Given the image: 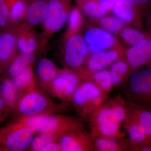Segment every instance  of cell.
I'll use <instances>...</instances> for the list:
<instances>
[{"instance_id": "cell-33", "label": "cell", "mask_w": 151, "mask_h": 151, "mask_svg": "<svg viewBox=\"0 0 151 151\" xmlns=\"http://www.w3.org/2000/svg\"><path fill=\"white\" fill-rule=\"evenodd\" d=\"M100 24L103 27L109 31L117 32L122 28L123 24L119 19L111 17L102 19Z\"/></svg>"}, {"instance_id": "cell-7", "label": "cell", "mask_w": 151, "mask_h": 151, "mask_svg": "<svg viewBox=\"0 0 151 151\" xmlns=\"http://www.w3.org/2000/svg\"><path fill=\"white\" fill-rule=\"evenodd\" d=\"M50 105L48 99L35 89L27 92L17 104V109L21 117L50 114L47 112Z\"/></svg>"}, {"instance_id": "cell-4", "label": "cell", "mask_w": 151, "mask_h": 151, "mask_svg": "<svg viewBox=\"0 0 151 151\" xmlns=\"http://www.w3.org/2000/svg\"><path fill=\"white\" fill-rule=\"evenodd\" d=\"M89 51L84 39L78 33L65 34L63 55L66 65L72 68H79L86 61Z\"/></svg>"}, {"instance_id": "cell-36", "label": "cell", "mask_w": 151, "mask_h": 151, "mask_svg": "<svg viewBox=\"0 0 151 151\" xmlns=\"http://www.w3.org/2000/svg\"><path fill=\"white\" fill-rule=\"evenodd\" d=\"M128 151H151V143H146L130 147Z\"/></svg>"}, {"instance_id": "cell-29", "label": "cell", "mask_w": 151, "mask_h": 151, "mask_svg": "<svg viewBox=\"0 0 151 151\" xmlns=\"http://www.w3.org/2000/svg\"><path fill=\"white\" fill-rule=\"evenodd\" d=\"M129 69L128 64L124 61L119 60L113 63L109 71L114 86H119L124 82Z\"/></svg>"}, {"instance_id": "cell-39", "label": "cell", "mask_w": 151, "mask_h": 151, "mask_svg": "<svg viewBox=\"0 0 151 151\" xmlns=\"http://www.w3.org/2000/svg\"><path fill=\"white\" fill-rule=\"evenodd\" d=\"M149 65V68H150L151 69V62L150 63H149L148 64Z\"/></svg>"}, {"instance_id": "cell-13", "label": "cell", "mask_w": 151, "mask_h": 151, "mask_svg": "<svg viewBox=\"0 0 151 151\" xmlns=\"http://www.w3.org/2000/svg\"><path fill=\"white\" fill-rule=\"evenodd\" d=\"M123 124L124 131L128 136V150L130 147L150 143L138 120L129 110L127 118Z\"/></svg>"}, {"instance_id": "cell-6", "label": "cell", "mask_w": 151, "mask_h": 151, "mask_svg": "<svg viewBox=\"0 0 151 151\" xmlns=\"http://www.w3.org/2000/svg\"><path fill=\"white\" fill-rule=\"evenodd\" d=\"M75 119L62 116L42 114L29 117H21L18 122L27 125L36 133L44 134L54 132L60 129Z\"/></svg>"}, {"instance_id": "cell-23", "label": "cell", "mask_w": 151, "mask_h": 151, "mask_svg": "<svg viewBox=\"0 0 151 151\" xmlns=\"http://www.w3.org/2000/svg\"><path fill=\"white\" fill-rule=\"evenodd\" d=\"M35 59V55L33 53L19 55L9 66L8 74L12 77H15L32 65Z\"/></svg>"}, {"instance_id": "cell-30", "label": "cell", "mask_w": 151, "mask_h": 151, "mask_svg": "<svg viewBox=\"0 0 151 151\" xmlns=\"http://www.w3.org/2000/svg\"><path fill=\"white\" fill-rule=\"evenodd\" d=\"M82 16L80 9L77 7L71 9L68 15V25L65 34L77 33L82 23Z\"/></svg>"}, {"instance_id": "cell-32", "label": "cell", "mask_w": 151, "mask_h": 151, "mask_svg": "<svg viewBox=\"0 0 151 151\" xmlns=\"http://www.w3.org/2000/svg\"><path fill=\"white\" fill-rule=\"evenodd\" d=\"M122 35L127 43L133 46L138 44L145 39V35L143 33L130 28H127L123 30Z\"/></svg>"}, {"instance_id": "cell-38", "label": "cell", "mask_w": 151, "mask_h": 151, "mask_svg": "<svg viewBox=\"0 0 151 151\" xmlns=\"http://www.w3.org/2000/svg\"><path fill=\"white\" fill-rule=\"evenodd\" d=\"M150 0H130L134 6H143L148 3Z\"/></svg>"}, {"instance_id": "cell-22", "label": "cell", "mask_w": 151, "mask_h": 151, "mask_svg": "<svg viewBox=\"0 0 151 151\" xmlns=\"http://www.w3.org/2000/svg\"><path fill=\"white\" fill-rule=\"evenodd\" d=\"M12 81L19 91L29 92L35 89V80L32 66H29L19 75L14 77Z\"/></svg>"}, {"instance_id": "cell-34", "label": "cell", "mask_w": 151, "mask_h": 151, "mask_svg": "<svg viewBox=\"0 0 151 151\" xmlns=\"http://www.w3.org/2000/svg\"><path fill=\"white\" fill-rule=\"evenodd\" d=\"M9 12L5 0H0V25L2 29H5L10 24H9Z\"/></svg>"}, {"instance_id": "cell-24", "label": "cell", "mask_w": 151, "mask_h": 151, "mask_svg": "<svg viewBox=\"0 0 151 151\" xmlns=\"http://www.w3.org/2000/svg\"><path fill=\"white\" fill-rule=\"evenodd\" d=\"M9 12L11 23L19 24L25 19L28 4L24 0H5Z\"/></svg>"}, {"instance_id": "cell-12", "label": "cell", "mask_w": 151, "mask_h": 151, "mask_svg": "<svg viewBox=\"0 0 151 151\" xmlns=\"http://www.w3.org/2000/svg\"><path fill=\"white\" fill-rule=\"evenodd\" d=\"M127 61L132 68H139L151 62V39L145 38L128 51Z\"/></svg>"}, {"instance_id": "cell-15", "label": "cell", "mask_w": 151, "mask_h": 151, "mask_svg": "<svg viewBox=\"0 0 151 151\" xmlns=\"http://www.w3.org/2000/svg\"><path fill=\"white\" fill-rule=\"evenodd\" d=\"M49 0H32L28 4L25 23L35 26L43 23L48 10Z\"/></svg>"}, {"instance_id": "cell-8", "label": "cell", "mask_w": 151, "mask_h": 151, "mask_svg": "<svg viewBox=\"0 0 151 151\" xmlns=\"http://www.w3.org/2000/svg\"><path fill=\"white\" fill-rule=\"evenodd\" d=\"M81 84L79 76L69 69L60 70L51 83L52 91L62 100H73L76 89Z\"/></svg>"}, {"instance_id": "cell-25", "label": "cell", "mask_w": 151, "mask_h": 151, "mask_svg": "<svg viewBox=\"0 0 151 151\" xmlns=\"http://www.w3.org/2000/svg\"><path fill=\"white\" fill-rule=\"evenodd\" d=\"M108 104L115 119L122 124L127 118L128 114L127 100L121 94L108 100Z\"/></svg>"}, {"instance_id": "cell-16", "label": "cell", "mask_w": 151, "mask_h": 151, "mask_svg": "<svg viewBox=\"0 0 151 151\" xmlns=\"http://www.w3.org/2000/svg\"><path fill=\"white\" fill-rule=\"evenodd\" d=\"M122 124L115 119H111L91 129L90 133L94 138L125 137L126 132H122L121 129Z\"/></svg>"}, {"instance_id": "cell-17", "label": "cell", "mask_w": 151, "mask_h": 151, "mask_svg": "<svg viewBox=\"0 0 151 151\" xmlns=\"http://www.w3.org/2000/svg\"><path fill=\"white\" fill-rule=\"evenodd\" d=\"M129 139L125 137H96L94 139V151H128Z\"/></svg>"}, {"instance_id": "cell-3", "label": "cell", "mask_w": 151, "mask_h": 151, "mask_svg": "<svg viewBox=\"0 0 151 151\" xmlns=\"http://www.w3.org/2000/svg\"><path fill=\"white\" fill-rule=\"evenodd\" d=\"M72 0H49L48 10L44 21V35L49 38L61 29L67 21Z\"/></svg>"}, {"instance_id": "cell-11", "label": "cell", "mask_w": 151, "mask_h": 151, "mask_svg": "<svg viewBox=\"0 0 151 151\" xmlns=\"http://www.w3.org/2000/svg\"><path fill=\"white\" fill-rule=\"evenodd\" d=\"M84 39L89 51L92 54L111 47L115 43L114 37L110 33L97 28L87 30Z\"/></svg>"}, {"instance_id": "cell-20", "label": "cell", "mask_w": 151, "mask_h": 151, "mask_svg": "<svg viewBox=\"0 0 151 151\" xmlns=\"http://www.w3.org/2000/svg\"><path fill=\"white\" fill-rule=\"evenodd\" d=\"M127 100L128 110L138 120L149 142L151 143V111Z\"/></svg>"}, {"instance_id": "cell-10", "label": "cell", "mask_w": 151, "mask_h": 151, "mask_svg": "<svg viewBox=\"0 0 151 151\" xmlns=\"http://www.w3.org/2000/svg\"><path fill=\"white\" fill-rule=\"evenodd\" d=\"M84 127L82 122L79 119H75L54 132L39 134L33 139L29 147L31 150L41 151L42 149L49 143L59 141L65 133L73 130L84 129Z\"/></svg>"}, {"instance_id": "cell-9", "label": "cell", "mask_w": 151, "mask_h": 151, "mask_svg": "<svg viewBox=\"0 0 151 151\" xmlns=\"http://www.w3.org/2000/svg\"><path fill=\"white\" fill-rule=\"evenodd\" d=\"M94 139L91 133L84 129L65 133L58 141L62 151H94Z\"/></svg>"}, {"instance_id": "cell-31", "label": "cell", "mask_w": 151, "mask_h": 151, "mask_svg": "<svg viewBox=\"0 0 151 151\" xmlns=\"http://www.w3.org/2000/svg\"><path fill=\"white\" fill-rule=\"evenodd\" d=\"M109 99L108 94H103L91 100L81 110V114L83 117L90 115L96 109L99 108Z\"/></svg>"}, {"instance_id": "cell-2", "label": "cell", "mask_w": 151, "mask_h": 151, "mask_svg": "<svg viewBox=\"0 0 151 151\" xmlns=\"http://www.w3.org/2000/svg\"><path fill=\"white\" fill-rule=\"evenodd\" d=\"M35 134L27 125L17 121L1 130L0 141L2 150H24L30 146Z\"/></svg>"}, {"instance_id": "cell-5", "label": "cell", "mask_w": 151, "mask_h": 151, "mask_svg": "<svg viewBox=\"0 0 151 151\" xmlns=\"http://www.w3.org/2000/svg\"><path fill=\"white\" fill-rule=\"evenodd\" d=\"M19 24L12 23L4 29L0 37L1 69L9 67L18 56V33Z\"/></svg>"}, {"instance_id": "cell-1", "label": "cell", "mask_w": 151, "mask_h": 151, "mask_svg": "<svg viewBox=\"0 0 151 151\" xmlns=\"http://www.w3.org/2000/svg\"><path fill=\"white\" fill-rule=\"evenodd\" d=\"M123 89L127 100L151 111L150 68L134 70Z\"/></svg>"}, {"instance_id": "cell-28", "label": "cell", "mask_w": 151, "mask_h": 151, "mask_svg": "<svg viewBox=\"0 0 151 151\" xmlns=\"http://www.w3.org/2000/svg\"><path fill=\"white\" fill-rule=\"evenodd\" d=\"M78 5L88 16L93 18L105 15V9L96 0H76Z\"/></svg>"}, {"instance_id": "cell-14", "label": "cell", "mask_w": 151, "mask_h": 151, "mask_svg": "<svg viewBox=\"0 0 151 151\" xmlns=\"http://www.w3.org/2000/svg\"><path fill=\"white\" fill-rule=\"evenodd\" d=\"M32 28L25 22L19 27L18 46L22 53H33L38 47V36Z\"/></svg>"}, {"instance_id": "cell-37", "label": "cell", "mask_w": 151, "mask_h": 151, "mask_svg": "<svg viewBox=\"0 0 151 151\" xmlns=\"http://www.w3.org/2000/svg\"><path fill=\"white\" fill-rule=\"evenodd\" d=\"M100 5L105 10H110L113 8L116 0H96Z\"/></svg>"}, {"instance_id": "cell-27", "label": "cell", "mask_w": 151, "mask_h": 151, "mask_svg": "<svg viewBox=\"0 0 151 151\" xmlns=\"http://www.w3.org/2000/svg\"><path fill=\"white\" fill-rule=\"evenodd\" d=\"M19 91L14 85L12 81L5 79L2 82L1 86V97L5 103L9 106H14L18 98Z\"/></svg>"}, {"instance_id": "cell-35", "label": "cell", "mask_w": 151, "mask_h": 151, "mask_svg": "<svg viewBox=\"0 0 151 151\" xmlns=\"http://www.w3.org/2000/svg\"><path fill=\"white\" fill-rule=\"evenodd\" d=\"M62 151L61 145L59 142H52L44 146L41 151Z\"/></svg>"}, {"instance_id": "cell-21", "label": "cell", "mask_w": 151, "mask_h": 151, "mask_svg": "<svg viewBox=\"0 0 151 151\" xmlns=\"http://www.w3.org/2000/svg\"><path fill=\"white\" fill-rule=\"evenodd\" d=\"M59 71L54 63L47 58H42L38 63L37 73L39 78L44 83H51Z\"/></svg>"}, {"instance_id": "cell-19", "label": "cell", "mask_w": 151, "mask_h": 151, "mask_svg": "<svg viewBox=\"0 0 151 151\" xmlns=\"http://www.w3.org/2000/svg\"><path fill=\"white\" fill-rule=\"evenodd\" d=\"M81 73L84 78L89 79L88 81L93 82L102 91L104 94H108L113 90L114 85L111 79L110 71L103 70L96 71H83Z\"/></svg>"}, {"instance_id": "cell-18", "label": "cell", "mask_w": 151, "mask_h": 151, "mask_svg": "<svg viewBox=\"0 0 151 151\" xmlns=\"http://www.w3.org/2000/svg\"><path fill=\"white\" fill-rule=\"evenodd\" d=\"M118 58V53L114 50L94 53L87 60L88 69L91 71L103 70L115 62Z\"/></svg>"}, {"instance_id": "cell-26", "label": "cell", "mask_w": 151, "mask_h": 151, "mask_svg": "<svg viewBox=\"0 0 151 151\" xmlns=\"http://www.w3.org/2000/svg\"><path fill=\"white\" fill-rule=\"evenodd\" d=\"M134 6L130 0H116L112 9L115 15L123 21L131 22L134 17Z\"/></svg>"}]
</instances>
